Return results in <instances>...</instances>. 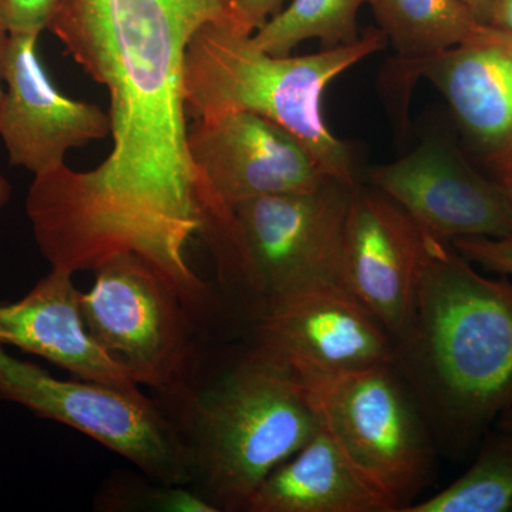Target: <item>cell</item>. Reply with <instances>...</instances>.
<instances>
[{
	"mask_svg": "<svg viewBox=\"0 0 512 512\" xmlns=\"http://www.w3.org/2000/svg\"><path fill=\"white\" fill-rule=\"evenodd\" d=\"M396 365L448 446L476 444L512 407V282L481 275L426 234Z\"/></svg>",
	"mask_w": 512,
	"mask_h": 512,
	"instance_id": "obj_1",
	"label": "cell"
},
{
	"mask_svg": "<svg viewBox=\"0 0 512 512\" xmlns=\"http://www.w3.org/2000/svg\"><path fill=\"white\" fill-rule=\"evenodd\" d=\"M386 46L382 30L309 56H274L235 22L204 26L188 47L187 113L195 120L249 111L301 140L335 180L357 185L350 148L330 131L323 93L336 77Z\"/></svg>",
	"mask_w": 512,
	"mask_h": 512,
	"instance_id": "obj_2",
	"label": "cell"
},
{
	"mask_svg": "<svg viewBox=\"0 0 512 512\" xmlns=\"http://www.w3.org/2000/svg\"><path fill=\"white\" fill-rule=\"evenodd\" d=\"M188 424L194 477L218 511H245L259 485L320 429L301 380L259 345L194 400Z\"/></svg>",
	"mask_w": 512,
	"mask_h": 512,
	"instance_id": "obj_3",
	"label": "cell"
},
{
	"mask_svg": "<svg viewBox=\"0 0 512 512\" xmlns=\"http://www.w3.org/2000/svg\"><path fill=\"white\" fill-rule=\"evenodd\" d=\"M320 426L399 505L429 481L433 444L421 409L396 363L302 382Z\"/></svg>",
	"mask_w": 512,
	"mask_h": 512,
	"instance_id": "obj_4",
	"label": "cell"
},
{
	"mask_svg": "<svg viewBox=\"0 0 512 512\" xmlns=\"http://www.w3.org/2000/svg\"><path fill=\"white\" fill-rule=\"evenodd\" d=\"M0 402L18 404L37 417L86 434L161 484L194 480L183 433L141 392L57 379L0 345Z\"/></svg>",
	"mask_w": 512,
	"mask_h": 512,
	"instance_id": "obj_5",
	"label": "cell"
},
{
	"mask_svg": "<svg viewBox=\"0 0 512 512\" xmlns=\"http://www.w3.org/2000/svg\"><path fill=\"white\" fill-rule=\"evenodd\" d=\"M93 272V285L79 291L90 335L138 386L175 392L190 355L184 296L136 254L113 256Z\"/></svg>",
	"mask_w": 512,
	"mask_h": 512,
	"instance_id": "obj_6",
	"label": "cell"
},
{
	"mask_svg": "<svg viewBox=\"0 0 512 512\" xmlns=\"http://www.w3.org/2000/svg\"><path fill=\"white\" fill-rule=\"evenodd\" d=\"M355 187L329 178L313 190L235 205V271L266 299L305 286L342 285Z\"/></svg>",
	"mask_w": 512,
	"mask_h": 512,
	"instance_id": "obj_7",
	"label": "cell"
},
{
	"mask_svg": "<svg viewBox=\"0 0 512 512\" xmlns=\"http://www.w3.org/2000/svg\"><path fill=\"white\" fill-rule=\"evenodd\" d=\"M188 150L211 231L231 228L241 202L313 190L332 178L301 140L249 111L195 120Z\"/></svg>",
	"mask_w": 512,
	"mask_h": 512,
	"instance_id": "obj_8",
	"label": "cell"
},
{
	"mask_svg": "<svg viewBox=\"0 0 512 512\" xmlns=\"http://www.w3.org/2000/svg\"><path fill=\"white\" fill-rule=\"evenodd\" d=\"M258 345L301 382L397 362L389 330L340 284L268 298Z\"/></svg>",
	"mask_w": 512,
	"mask_h": 512,
	"instance_id": "obj_9",
	"label": "cell"
},
{
	"mask_svg": "<svg viewBox=\"0 0 512 512\" xmlns=\"http://www.w3.org/2000/svg\"><path fill=\"white\" fill-rule=\"evenodd\" d=\"M370 178L431 237L512 241V215L498 183L478 174L444 138H427L399 160L376 167Z\"/></svg>",
	"mask_w": 512,
	"mask_h": 512,
	"instance_id": "obj_10",
	"label": "cell"
},
{
	"mask_svg": "<svg viewBox=\"0 0 512 512\" xmlns=\"http://www.w3.org/2000/svg\"><path fill=\"white\" fill-rule=\"evenodd\" d=\"M39 36L9 33L0 109V138L9 163L33 175L66 164L72 148L111 134L109 113L57 89L37 52Z\"/></svg>",
	"mask_w": 512,
	"mask_h": 512,
	"instance_id": "obj_11",
	"label": "cell"
},
{
	"mask_svg": "<svg viewBox=\"0 0 512 512\" xmlns=\"http://www.w3.org/2000/svg\"><path fill=\"white\" fill-rule=\"evenodd\" d=\"M426 232L377 188L356 185L346 222L342 286L399 342L412 320Z\"/></svg>",
	"mask_w": 512,
	"mask_h": 512,
	"instance_id": "obj_12",
	"label": "cell"
},
{
	"mask_svg": "<svg viewBox=\"0 0 512 512\" xmlns=\"http://www.w3.org/2000/svg\"><path fill=\"white\" fill-rule=\"evenodd\" d=\"M403 82L429 80L447 100L467 136L501 160L512 157V35L497 29L483 42L451 47L437 55L396 62Z\"/></svg>",
	"mask_w": 512,
	"mask_h": 512,
	"instance_id": "obj_13",
	"label": "cell"
},
{
	"mask_svg": "<svg viewBox=\"0 0 512 512\" xmlns=\"http://www.w3.org/2000/svg\"><path fill=\"white\" fill-rule=\"evenodd\" d=\"M0 345L42 357L77 379L141 392L126 367L90 335L73 274L64 269L52 268L19 301L0 303Z\"/></svg>",
	"mask_w": 512,
	"mask_h": 512,
	"instance_id": "obj_14",
	"label": "cell"
},
{
	"mask_svg": "<svg viewBox=\"0 0 512 512\" xmlns=\"http://www.w3.org/2000/svg\"><path fill=\"white\" fill-rule=\"evenodd\" d=\"M396 501L353 463L329 431L272 471L248 501V512H399Z\"/></svg>",
	"mask_w": 512,
	"mask_h": 512,
	"instance_id": "obj_15",
	"label": "cell"
},
{
	"mask_svg": "<svg viewBox=\"0 0 512 512\" xmlns=\"http://www.w3.org/2000/svg\"><path fill=\"white\" fill-rule=\"evenodd\" d=\"M397 60L423 59L467 43L483 42L497 28L478 22L461 0H367Z\"/></svg>",
	"mask_w": 512,
	"mask_h": 512,
	"instance_id": "obj_16",
	"label": "cell"
},
{
	"mask_svg": "<svg viewBox=\"0 0 512 512\" xmlns=\"http://www.w3.org/2000/svg\"><path fill=\"white\" fill-rule=\"evenodd\" d=\"M402 512H512V431L485 441L463 476Z\"/></svg>",
	"mask_w": 512,
	"mask_h": 512,
	"instance_id": "obj_17",
	"label": "cell"
},
{
	"mask_svg": "<svg viewBox=\"0 0 512 512\" xmlns=\"http://www.w3.org/2000/svg\"><path fill=\"white\" fill-rule=\"evenodd\" d=\"M367 0H292L288 8L264 23L252 39L265 52L289 56L306 40L330 47L352 45L359 39L357 13Z\"/></svg>",
	"mask_w": 512,
	"mask_h": 512,
	"instance_id": "obj_18",
	"label": "cell"
},
{
	"mask_svg": "<svg viewBox=\"0 0 512 512\" xmlns=\"http://www.w3.org/2000/svg\"><path fill=\"white\" fill-rule=\"evenodd\" d=\"M62 0H0V23L9 33H36L49 29Z\"/></svg>",
	"mask_w": 512,
	"mask_h": 512,
	"instance_id": "obj_19",
	"label": "cell"
},
{
	"mask_svg": "<svg viewBox=\"0 0 512 512\" xmlns=\"http://www.w3.org/2000/svg\"><path fill=\"white\" fill-rule=\"evenodd\" d=\"M450 245L468 261L483 266L485 271L512 276L511 239L460 238L450 241Z\"/></svg>",
	"mask_w": 512,
	"mask_h": 512,
	"instance_id": "obj_20",
	"label": "cell"
},
{
	"mask_svg": "<svg viewBox=\"0 0 512 512\" xmlns=\"http://www.w3.org/2000/svg\"><path fill=\"white\" fill-rule=\"evenodd\" d=\"M282 2L284 0H232L238 25L251 35L278 13Z\"/></svg>",
	"mask_w": 512,
	"mask_h": 512,
	"instance_id": "obj_21",
	"label": "cell"
},
{
	"mask_svg": "<svg viewBox=\"0 0 512 512\" xmlns=\"http://www.w3.org/2000/svg\"><path fill=\"white\" fill-rule=\"evenodd\" d=\"M487 25L512 35V0H490Z\"/></svg>",
	"mask_w": 512,
	"mask_h": 512,
	"instance_id": "obj_22",
	"label": "cell"
},
{
	"mask_svg": "<svg viewBox=\"0 0 512 512\" xmlns=\"http://www.w3.org/2000/svg\"><path fill=\"white\" fill-rule=\"evenodd\" d=\"M9 32L0 23V109H2L3 97H5V63L6 50H8Z\"/></svg>",
	"mask_w": 512,
	"mask_h": 512,
	"instance_id": "obj_23",
	"label": "cell"
},
{
	"mask_svg": "<svg viewBox=\"0 0 512 512\" xmlns=\"http://www.w3.org/2000/svg\"><path fill=\"white\" fill-rule=\"evenodd\" d=\"M468 9L473 12L478 22L487 25L488 8H490V0H461Z\"/></svg>",
	"mask_w": 512,
	"mask_h": 512,
	"instance_id": "obj_24",
	"label": "cell"
},
{
	"mask_svg": "<svg viewBox=\"0 0 512 512\" xmlns=\"http://www.w3.org/2000/svg\"><path fill=\"white\" fill-rule=\"evenodd\" d=\"M498 187H500L501 192H503L512 215V177L501 178L500 183H498Z\"/></svg>",
	"mask_w": 512,
	"mask_h": 512,
	"instance_id": "obj_25",
	"label": "cell"
},
{
	"mask_svg": "<svg viewBox=\"0 0 512 512\" xmlns=\"http://www.w3.org/2000/svg\"><path fill=\"white\" fill-rule=\"evenodd\" d=\"M10 198V185L5 178L0 175V210L8 204Z\"/></svg>",
	"mask_w": 512,
	"mask_h": 512,
	"instance_id": "obj_26",
	"label": "cell"
},
{
	"mask_svg": "<svg viewBox=\"0 0 512 512\" xmlns=\"http://www.w3.org/2000/svg\"><path fill=\"white\" fill-rule=\"evenodd\" d=\"M497 423L501 430L512 431V407L500 417Z\"/></svg>",
	"mask_w": 512,
	"mask_h": 512,
	"instance_id": "obj_27",
	"label": "cell"
},
{
	"mask_svg": "<svg viewBox=\"0 0 512 512\" xmlns=\"http://www.w3.org/2000/svg\"><path fill=\"white\" fill-rule=\"evenodd\" d=\"M504 177H512V157L510 167H508L507 173H505Z\"/></svg>",
	"mask_w": 512,
	"mask_h": 512,
	"instance_id": "obj_28",
	"label": "cell"
}]
</instances>
